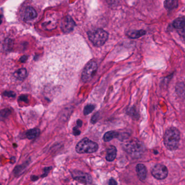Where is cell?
<instances>
[{
  "mask_svg": "<svg viewBox=\"0 0 185 185\" xmlns=\"http://www.w3.org/2000/svg\"><path fill=\"white\" fill-rule=\"evenodd\" d=\"M146 34V32L144 30L130 32L127 34L128 37L132 39H137Z\"/></svg>",
  "mask_w": 185,
  "mask_h": 185,
  "instance_id": "obj_18",
  "label": "cell"
},
{
  "mask_svg": "<svg viewBox=\"0 0 185 185\" xmlns=\"http://www.w3.org/2000/svg\"><path fill=\"white\" fill-rule=\"evenodd\" d=\"M37 12L31 7L26 8L24 13V19L27 21L32 20L37 17Z\"/></svg>",
  "mask_w": 185,
  "mask_h": 185,
  "instance_id": "obj_10",
  "label": "cell"
},
{
  "mask_svg": "<svg viewBox=\"0 0 185 185\" xmlns=\"http://www.w3.org/2000/svg\"><path fill=\"white\" fill-rule=\"evenodd\" d=\"M13 46V42L11 39H8L4 42V47L5 50L9 51L11 50Z\"/></svg>",
  "mask_w": 185,
  "mask_h": 185,
  "instance_id": "obj_20",
  "label": "cell"
},
{
  "mask_svg": "<svg viewBox=\"0 0 185 185\" xmlns=\"http://www.w3.org/2000/svg\"><path fill=\"white\" fill-rule=\"evenodd\" d=\"M11 114V111L9 109H4L0 111V120L4 121L7 119L9 115Z\"/></svg>",
  "mask_w": 185,
  "mask_h": 185,
  "instance_id": "obj_19",
  "label": "cell"
},
{
  "mask_svg": "<svg viewBox=\"0 0 185 185\" xmlns=\"http://www.w3.org/2000/svg\"><path fill=\"white\" fill-rule=\"evenodd\" d=\"M95 109V106L92 104H88L85 106V107L84 108L83 110V113L85 115H88L90 113H91Z\"/></svg>",
  "mask_w": 185,
  "mask_h": 185,
  "instance_id": "obj_21",
  "label": "cell"
},
{
  "mask_svg": "<svg viewBox=\"0 0 185 185\" xmlns=\"http://www.w3.org/2000/svg\"><path fill=\"white\" fill-rule=\"evenodd\" d=\"M119 134L115 131H109L104 134V140L105 142H108L114 138L118 137Z\"/></svg>",
  "mask_w": 185,
  "mask_h": 185,
  "instance_id": "obj_14",
  "label": "cell"
},
{
  "mask_svg": "<svg viewBox=\"0 0 185 185\" xmlns=\"http://www.w3.org/2000/svg\"><path fill=\"white\" fill-rule=\"evenodd\" d=\"M117 182L115 181L114 179H111L109 181V185H117Z\"/></svg>",
  "mask_w": 185,
  "mask_h": 185,
  "instance_id": "obj_26",
  "label": "cell"
},
{
  "mask_svg": "<svg viewBox=\"0 0 185 185\" xmlns=\"http://www.w3.org/2000/svg\"><path fill=\"white\" fill-rule=\"evenodd\" d=\"M99 146L97 143L85 137L78 142L75 149L79 154H85L96 152Z\"/></svg>",
  "mask_w": 185,
  "mask_h": 185,
  "instance_id": "obj_4",
  "label": "cell"
},
{
  "mask_svg": "<svg viewBox=\"0 0 185 185\" xmlns=\"http://www.w3.org/2000/svg\"><path fill=\"white\" fill-rule=\"evenodd\" d=\"M71 175L74 180L85 185L90 184L92 182V178L89 174L79 170H74L71 172Z\"/></svg>",
  "mask_w": 185,
  "mask_h": 185,
  "instance_id": "obj_7",
  "label": "cell"
},
{
  "mask_svg": "<svg viewBox=\"0 0 185 185\" xmlns=\"http://www.w3.org/2000/svg\"><path fill=\"white\" fill-rule=\"evenodd\" d=\"M40 134V130L38 128H34L29 130L26 133V137L30 140L37 137Z\"/></svg>",
  "mask_w": 185,
  "mask_h": 185,
  "instance_id": "obj_13",
  "label": "cell"
},
{
  "mask_svg": "<svg viewBox=\"0 0 185 185\" xmlns=\"http://www.w3.org/2000/svg\"><path fill=\"white\" fill-rule=\"evenodd\" d=\"M77 125H78V127H81L82 125V121L81 120H78L77 121Z\"/></svg>",
  "mask_w": 185,
  "mask_h": 185,
  "instance_id": "obj_29",
  "label": "cell"
},
{
  "mask_svg": "<svg viewBox=\"0 0 185 185\" xmlns=\"http://www.w3.org/2000/svg\"><path fill=\"white\" fill-rule=\"evenodd\" d=\"M37 179H38V177H36V176H33V177H32V180L33 181H35V180H37Z\"/></svg>",
  "mask_w": 185,
  "mask_h": 185,
  "instance_id": "obj_30",
  "label": "cell"
},
{
  "mask_svg": "<svg viewBox=\"0 0 185 185\" xmlns=\"http://www.w3.org/2000/svg\"><path fill=\"white\" fill-rule=\"evenodd\" d=\"M4 94L5 96H8V97H15V92H4Z\"/></svg>",
  "mask_w": 185,
  "mask_h": 185,
  "instance_id": "obj_23",
  "label": "cell"
},
{
  "mask_svg": "<svg viewBox=\"0 0 185 185\" xmlns=\"http://www.w3.org/2000/svg\"><path fill=\"white\" fill-rule=\"evenodd\" d=\"M2 16L1 15H0V25L1 24V23H2Z\"/></svg>",
  "mask_w": 185,
  "mask_h": 185,
  "instance_id": "obj_31",
  "label": "cell"
},
{
  "mask_svg": "<svg viewBox=\"0 0 185 185\" xmlns=\"http://www.w3.org/2000/svg\"><path fill=\"white\" fill-rule=\"evenodd\" d=\"M89 40L96 47L102 46L107 41L108 34L105 30L97 29L89 31L88 33Z\"/></svg>",
  "mask_w": 185,
  "mask_h": 185,
  "instance_id": "obj_3",
  "label": "cell"
},
{
  "mask_svg": "<svg viewBox=\"0 0 185 185\" xmlns=\"http://www.w3.org/2000/svg\"><path fill=\"white\" fill-rule=\"evenodd\" d=\"M81 134L80 130H78L77 127H75L73 128V134L75 136H78Z\"/></svg>",
  "mask_w": 185,
  "mask_h": 185,
  "instance_id": "obj_25",
  "label": "cell"
},
{
  "mask_svg": "<svg viewBox=\"0 0 185 185\" xmlns=\"http://www.w3.org/2000/svg\"><path fill=\"white\" fill-rule=\"evenodd\" d=\"M0 185H1V184H0Z\"/></svg>",
  "mask_w": 185,
  "mask_h": 185,
  "instance_id": "obj_32",
  "label": "cell"
},
{
  "mask_svg": "<svg viewBox=\"0 0 185 185\" xmlns=\"http://www.w3.org/2000/svg\"><path fill=\"white\" fill-rule=\"evenodd\" d=\"M180 139V132L175 127L168 129L164 134V144L166 148L170 151L176 150L178 148Z\"/></svg>",
  "mask_w": 185,
  "mask_h": 185,
  "instance_id": "obj_1",
  "label": "cell"
},
{
  "mask_svg": "<svg viewBox=\"0 0 185 185\" xmlns=\"http://www.w3.org/2000/svg\"><path fill=\"white\" fill-rule=\"evenodd\" d=\"M27 56H22L21 58H20V62H22V63H24V62H25L27 60Z\"/></svg>",
  "mask_w": 185,
  "mask_h": 185,
  "instance_id": "obj_27",
  "label": "cell"
},
{
  "mask_svg": "<svg viewBox=\"0 0 185 185\" xmlns=\"http://www.w3.org/2000/svg\"><path fill=\"white\" fill-rule=\"evenodd\" d=\"M168 170L166 167L163 165L158 164L152 169V175L158 180H163L168 175Z\"/></svg>",
  "mask_w": 185,
  "mask_h": 185,
  "instance_id": "obj_6",
  "label": "cell"
},
{
  "mask_svg": "<svg viewBox=\"0 0 185 185\" xmlns=\"http://www.w3.org/2000/svg\"><path fill=\"white\" fill-rule=\"evenodd\" d=\"M117 149L114 146H109L107 149V153L106 156V159L108 161H113L116 156Z\"/></svg>",
  "mask_w": 185,
  "mask_h": 185,
  "instance_id": "obj_11",
  "label": "cell"
},
{
  "mask_svg": "<svg viewBox=\"0 0 185 185\" xmlns=\"http://www.w3.org/2000/svg\"><path fill=\"white\" fill-rule=\"evenodd\" d=\"M124 148L126 152L134 158H140L143 155L145 151L144 145L137 139H134L127 142L125 144Z\"/></svg>",
  "mask_w": 185,
  "mask_h": 185,
  "instance_id": "obj_2",
  "label": "cell"
},
{
  "mask_svg": "<svg viewBox=\"0 0 185 185\" xmlns=\"http://www.w3.org/2000/svg\"><path fill=\"white\" fill-rule=\"evenodd\" d=\"M136 170L137 172L138 178L141 181H143L145 180L147 174V171L145 166L141 163L137 164V166L136 167Z\"/></svg>",
  "mask_w": 185,
  "mask_h": 185,
  "instance_id": "obj_9",
  "label": "cell"
},
{
  "mask_svg": "<svg viewBox=\"0 0 185 185\" xmlns=\"http://www.w3.org/2000/svg\"><path fill=\"white\" fill-rule=\"evenodd\" d=\"M176 92L181 97H185V83L183 82L178 83L176 86Z\"/></svg>",
  "mask_w": 185,
  "mask_h": 185,
  "instance_id": "obj_17",
  "label": "cell"
},
{
  "mask_svg": "<svg viewBox=\"0 0 185 185\" xmlns=\"http://www.w3.org/2000/svg\"><path fill=\"white\" fill-rule=\"evenodd\" d=\"M173 26L178 30L181 29L185 26V18H179L174 20Z\"/></svg>",
  "mask_w": 185,
  "mask_h": 185,
  "instance_id": "obj_16",
  "label": "cell"
},
{
  "mask_svg": "<svg viewBox=\"0 0 185 185\" xmlns=\"http://www.w3.org/2000/svg\"><path fill=\"white\" fill-rule=\"evenodd\" d=\"M99 113H96L94 115L92 116V120H91L92 123H95L97 121V119L99 118Z\"/></svg>",
  "mask_w": 185,
  "mask_h": 185,
  "instance_id": "obj_22",
  "label": "cell"
},
{
  "mask_svg": "<svg viewBox=\"0 0 185 185\" xmlns=\"http://www.w3.org/2000/svg\"><path fill=\"white\" fill-rule=\"evenodd\" d=\"M27 75V71L25 68H21L16 70L14 73V76L17 80L21 81L24 80Z\"/></svg>",
  "mask_w": 185,
  "mask_h": 185,
  "instance_id": "obj_12",
  "label": "cell"
},
{
  "mask_svg": "<svg viewBox=\"0 0 185 185\" xmlns=\"http://www.w3.org/2000/svg\"><path fill=\"white\" fill-rule=\"evenodd\" d=\"M20 100H21L22 101H25V102H27L28 98L25 95H22V96H21L20 97Z\"/></svg>",
  "mask_w": 185,
  "mask_h": 185,
  "instance_id": "obj_28",
  "label": "cell"
},
{
  "mask_svg": "<svg viewBox=\"0 0 185 185\" xmlns=\"http://www.w3.org/2000/svg\"><path fill=\"white\" fill-rule=\"evenodd\" d=\"M75 24L69 16H66L61 23V28L64 33H68L74 29Z\"/></svg>",
  "mask_w": 185,
  "mask_h": 185,
  "instance_id": "obj_8",
  "label": "cell"
},
{
  "mask_svg": "<svg viewBox=\"0 0 185 185\" xmlns=\"http://www.w3.org/2000/svg\"><path fill=\"white\" fill-rule=\"evenodd\" d=\"M97 64L95 61H91L87 63L82 72L81 80L82 82L87 83L91 81L97 70Z\"/></svg>",
  "mask_w": 185,
  "mask_h": 185,
  "instance_id": "obj_5",
  "label": "cell"
},
{
  "mask_svg": "<svg viewBox=\"0 0 185 185\" xmlns=\"http://www.w3.org/2000/svg\"><path fill=\"white\" fill-rule=\"evenodd\" d=\"M178 0H165L164 6L167 10H172L178 7Z\"/></svg>",
  "mask_w": 185,
  "mask_h": 185,
  "instance_id": "obj_15",
  "label": "cell"
},
{
  "mask_svg": "<svg viewBox=\"0 0 185 185\" xmlns=\"http://www.w3.org/2000/svg\"><path fill=\"white\" fill-rule=\"evenodd\" d=\"M178 33L182 37H185V26L181 29L178 30Z\"/></svg>",
  "mask_w": 185,
  "mask_h": 185,
  "instance_id": "obj_24",
  "label": "cell"
}]
</instances>
